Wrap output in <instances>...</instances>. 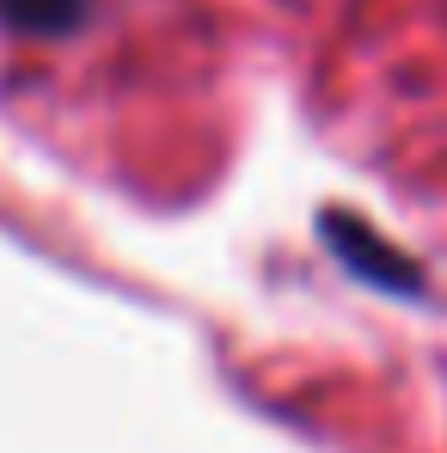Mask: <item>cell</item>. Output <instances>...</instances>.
<instances>
[{"mask_svg":"<svg viewBox=\"0 0 447 453\" xmlns=\"http://www.w3.org/2000/svg\"><path fill=\"white\" fill-rule=\"evenodd\" d=\"M86 0H0V12L12 25H37V31H56V25H74Z\"/></svg>","mask_w":447,"mask_h":453,"instance_id":"cell-1","label":"cell"}]
</instances>
